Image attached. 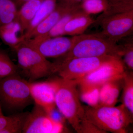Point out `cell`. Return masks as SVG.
Wrapping results in <instances>:
<instances>
[{"mask_svg":"<svg viewBox=\"0 0 133 133\" xmlns=\"http://www.w3.org/2000/svg\"><path fill=\"white\" fill-rule=\"evenodd\" d=\"M19 31L21 32L20 26L15 21L0 27V38L5 44L14 49L16 46L24 41L22 36H17V33Z\"/></svg>","mask_w":133,"mask_h":133,"instance_id":"obj_16","label":"cell"},{"mask_svg":"<svg viewBox=\"0 0 133 133\" xmlns=\"http://www.w3.org/2000/svg\"><path fill=\"white\" fill-rule=\"evenodd\" d=\"M44 0H29L24 3L17 11L15 21L23 35L38 11Z\"/></svg>","mask_w":133,"mask_h":133,"instance_id":"obj_14","label":"cell"},{"mask_svg":"<svg viewBox=\"0 0 133 133\" xmlns=\"http://www.w3.org/2000/svg\"><path fill=\"white\" fill-rule=\"evenodd\" d=\"M123 45V60L126 66L131 71L133 69V38L127 41Z\"/></svg>","mask_w":133,"mask_h":133,"instance_id":"obj_26","label":"cell"},{"mask_svg":"<svg viewBox=\"0 0 133 133\" xmlns=\"http://www.w3.org/2000/svg\"><path fill=\"white\" fill-rule=\"evenodd\" d=\"M17 11L14 1L0 0V27L14 21Z\"/></svg>","mask_w":133,"mask_h":133,"instance_id":"obj_20","label":"cell"},{"mask_svg":"<svg viewBox=\"0 0 133 133\" xmlns=\"http://www.w3.org/2000/svg\"><path fill=\"white\" fill-rule=\"evenodd\" d=\"M33 101L29 81L17 74L0 79V102L10 109H21Z\"/></svg>","mask_w":133,"mask_h":133,"instance_id":"obj_5","label":"cell"},{"mask_svg":"<svg viewBox=\"0 0 133 133\" xmlns=\"http://www.w3.org/2000/svg\"><path fill=\"white\" fill-rule=\"evenodd\" d=\"M57 85L56 79L42 82H29L33 101L42 107L48 114L56 107L55 95Z\"/></svg>","mask_w":133,"mask_h":133,"instance_id":"obj_11","label":"cell"},{"mask_svg":"<svg viewBox=\"0 0 133 133\" xmlns=\"http://www.w3.org/2000/svg\"><path fill=\"white\" fill-rule=\"evenodd\" d=\"M79 5L80 4L70 5L60 2H57L53 11L33 29L25 38V41L47 35L63 16Z\"/></svg>","mask_w":133,"mask_h":133,"instance_id":"obj_12","label":"cell"},{"mask_svg":"<svg viewBox=\"0 0 133 133\" xmlns=\"http://www.w3.org/2000/svg\"><path fill=\"white\" fill-rule=\"evenodd\" d=\"M78 91L80 100L88 105L95 107L99 105V96L101 86L92 85L79 82Z\"/></svg>","mask_w":133,"mask_h":133,"instance_id":"obj_17","label":"cell"},{"mask_svg":"<svg viewBox=\"0 0 133 133\" xmlns=\"http://www.w3.org/2000/svg\"><path fill=\"white\" fill-rule=\"evenodd\" d=\"M65 130L64 124L53 120L42 107L35 104L27 116L22 133H59Z\"/></svg>","mask_w":133,"mask_h":133,"instance_id":"obj_8","label":"cell"},{"mask_svg":"<svg viewBox=\"0 0 133 133\" xmlns=\"http://www.w3.org/2000/svg\"><path fill=\"white\" fill-rule=\"evenodd\" d=\"M29 112L15 115L11 123L0 131V133H22Z\"/></svg>","mask_w":133,"mask_h":133,"instance_id":"obj_25","label":"cell"},{"mask_svg":"<svg viewBox=\"0 0 133 133\" xmlns=\"http://www.w3.org/2000/svg\"><path fill=\"white\" fill-rule=\"evenodd\" d=\"M18 69L8 55L0 50V79L17 74Z\"/></svg>","mask_w":133,"mask_h":133,"instance_id":"obj_23","label":"cell"},{"mask_svg":"<svg viewBox=\"0 0 133 133\" xmlns=\"http://www.w3.org/2000/svg\"><path fill=\"white\" fill-rule=\"evenodd\" d=\"M124 77L108 81L101 86L99 105L115 106L123 87Z\"/></svg>","mask_w":133,"mask_h":133,"instance_id":"obj_13","label":"cell"},{"mask_svg":"<svg viewBox=\"0 0 133 133\" xmlns=\"http://www.w3.org/2000/svg\"><path fill=\"white\" fill-rule=\"evenodd\" d=\"M86 118L106 133H125L133 115L123 104L117 107L83 106Z\"/></svg>","mask_w":133,"mask_h":133,"instance_id":"obj_3","label":"cell"},{"mask_svg":"<svg viewBox=\"0 0 133 133\" xmlns=\"http://www.w3.org/2000/svg\"><path fill=\"white\" fill-rule=\"evenodd\" d=\"M71 49L54 62L55 71L66 62L77 58L98 57L111 56L122 58L123 45L110 40L101 32L74 36Z\"/></svg>","mask_w":133,"mask_h":133,"instance_id":"obj_1","label":"cell"},{"mask_svg":"<svg viewBox=\"0 0 133 133\" xmlns=\"http://www.w3.org/2000/svg\"><path fill=\"white\" fill-rule=\"evenodd\" d=\"M95 22L96 20L90 15L83 11L66 24L64 29V35L74 36L84 34L88 27Z\"/></svg>","mask_w":133,"mask_h":133,"instance_id":"obj_15","label":"cell"},{"mask_svg":"<svg viewBox=\"0 0 133 133\" xmlns=\"http://www.w3.org/2000/svg\"><path fill=\"white\" fill-rule=\"evenodd\" d=\"M126 68L122 58L115 57L85 76L79 82L101 86L108 81L123 77L127 71Z\"/></svg>","mask_w":133,"mask_h":133,"instance_id":"obj_9","label":"cell"},{"mask_svg":"<svg viewBox=\"0 0 133 133\" xmlns=\"http://www.w3.org/2000/svg\"><path fill=\"white\" fill-rule=\"evenodd\" d=\"M83 11V10L81 9L80 4L78 7L71 10L63 16L47 35L36 37L33 38L38 40H43L46 38L64 36V29L66 24L72 18Z\"/></svg>","mask_w":133,"mask_h":133,"instance_id":"obj_19","label":"cell"},{"mask_svg":"<svg viewBox=\"0 0 133 133\" xmlns=\"http://www.w3.org/2000/svg\"><path fill=\"white\" fill-rule=\"evenodd\" d=\"M14 50L17 55L18 68L21 70L29 82L55 73L54 63L48 61L37 50L24 42Z\"/></svg>","mask_w":133,"mask_h":133,"instance_id":"obj_4","label":"cell"},{"mask_svg":"<svg viewBox=\"0 0 133 133\" xmlns=\"http://www.w3.org/2000/svg\"><path fill=\"white\" fill-rule=\"evenodd\" d=\"M106 10L96 19V22L109 16L133 9V0H107Z\"/></svg>","mask_w":133,"mask_h":133,"instance_id":"obj_21","label":"cell"},{"mask_svg":"<svg viewBox=\"0 0 133 133\" xmlns=\"http://www.w3.org/2000/svg\"><path fill=\"white\" fill-rule=\"evenodd\" d=\"M107 0H84L80 3L81 9L89 15L102 13L107 9Z\"/></svg>","mask_w":133,"mask_h":133,"instance_id":"obj_24","label":"cell"},{"mask_svg":"<svg viewBox=\"0 0 133 133\" xmlns=\"http://www.w3.org/2000/svg\"><path fill=\"white\" fill-rule=\"evenodd\" d=\"M84 0H58L59 2L70 4V5H78L81 3Z\"/></svg>","mask_w":133,"mask_h":133,"instance_id":"obj_29","label":"cell"},{"mask_svg":"<svg viewBox=\"0 0 133 133\" xmlns=\"http://www.w3.org/2000/svg\"><path fill=\"white\" fill-rule=\"evenodd\" d=\"M64 36L38 40L31 38L24 41L47 58H58L66 54L71 49L74 36Z\"/></svg>","mask_w":133,"mask_h":133,"instance_id":"obj_10","label":"cell"},{"mask_svg":"<svg viewBox=\"0 0 133 133\" xmlns=\"http://www.w3.org/2000/svg\"><path fill=\"white\" fill-rule=\"evenodd\" d=\"M79 133H106L86 118L80 125Z\"/></svg>","mask_w":133,"mask_h":133,"instance_id":"obj_27","label":"cell"},{"mask_svg":"<svg viewBox=\"0 0 133 133\" xmlns=\"http://www.w3.org/2000/svg\"><path fill=\"white\" fill-rule=\"evenodd\" d=\"M97 22L102 28L101 32L117 43L132 33L133 9L106 17Z\"/></svg>","mask_w":133,"mask_h":133,"instance_id":"obj_7","label":"cell"},{"mask_svg":"<svg viewBox=\"0 0 133 133\" xmlns=\"http://www.w3.org/2000/svg\"><path fill=\"white\" fill-rule=\"evenodd\" d=\"M14 116L15 115L5 116L3 113L1 104L0 102V131L11 123Z\"/></svg>","mask_w":133,"mask_h":133,"instance_id":"obj_28","label":"cell"},{"mask_svg":"<svg viewBox=\"0 0 133 133\" xmlns=\"http://www.w3.org/2000/svg\"><path fill=\"white\" fill-rule=\"evenodd\" d=\"M122 104L133 115V73L126 71L123 78Z\"/></svg>","mask_w":133,"mask_h":133,"instance_id":"obj_22","label":"cell"},{"mask_svg":"<svg viewBox=\"0 0 133 133\" xmlns=\"http://www.w3.org/2000/svg\"><path fill=\"white\" fill-rule=\"evenodd\" d=\"M12 1H15V0H12Z\"/></svg>","mask_w":133,"mask_h":133,"instance_id":"obj_31","label":"cell"},{"mask_svg":"<svg viewBox=\"0 0 133 133\" xmlns=\"http://www.w3.org/2000/svg\"><path fill=\"white\" fill-rule=\"evenodd\" d=\"M57 0H44L38 11L28 27L22 36L24 41L27 36L40 23L43 21L53 11L57 3Z\"/></svg>","mask_w":133,"mask_h":133,"instance_id":"obj_18","label":"cell"},{"mask_svg":"<svg viewBox=\"0 0 133 133\" xmlns=\"http://www.w3.org/2000/svg\"><path fill=\"white\" fill-rule=\"evenodd\" d=\"M29 1V0H15V2H14L16 5L17 7L18 6H21L24 3Z\"/></svg>","mask_w":133,"mask_h":133,"instance_id":"obj_30","label":"cell"},{"mask_svg":"<svg viewBox=\"0 0 133 133\" xmlns=\"http://www.w3.org/2000/svg\"><path fill=\"white\" fill-rule=\"evenodd\" d=\"M116 57L107 55L98 57L73 58L60 66L57 72L60 78L64 79L79 81L102 65Z\"/></svg>","mask_w":133,"mask_h":133,"instance_id":"obj_6","label":"cell"},{"mask_svg":"<svg viewBox=\"0 0 133 133\" xmlns=\"http://www.w3.org/2000/svg\"><path fill=\"white\" fill-rule=\"evenodd\" d=\"M56 79V107L74 130L79 133L81 122L86 118L77 89L79 81L60 77Z\"/></svg>","mask_w":133,"mask_h":133,"instance_id":"obj_2","label":"cell"}]
</instances>
